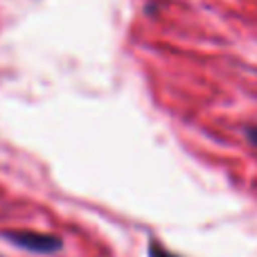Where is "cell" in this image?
Listing matches in <instances>:
<instances>
[{
    "instance_id": "6da1fadb",
    "label": "cell",
    "mask_w": 257,
    "mask_h": 257,
    "mask_svg": "<svg viewBox=\"0 0 257 257\" xmlns=\"http://www.w3.org/2000/svg\"><path fill=\"white\" fill-rule=\"evenodd\" d=\"M9 241L14 246H21V248L30 250V253H57L63 248L61 237L57 235H48V232H34V230H7L5 232Z\"/></svg>"
},
{
    "instance_id": "7a4b0ae2",
    "label": "cell",
    "mask_w": 257,
    "mask_h": 257,
    "mask_svg": "<svg viewBox=\"0 0 257 257\" xmlns=\"http://www.w3.org/2000/svg\"><path fill=\"white\" fill-rule=\"evenodd\" d=\"M147 255L149 257H183V255L172 253L169 248H165L158 239H149V244H147Z\"/></svg>"
},
{
    "instance_id": "3957f363",
    "label": "cell",
    "mask_w": 257,
    "mask_h": 257,
    "mask_svg": "<svg viewBox=\"0 0 257 257\" xmlns=\"http://www.w3.org/2000/svg\"><path fill=\"white\" fill-rule=\"evenodd\" d=\"M244 136H246V140H248L250 145L257 147V124L246 126V128H244Z\"/></svg>"
}]
</instances>
